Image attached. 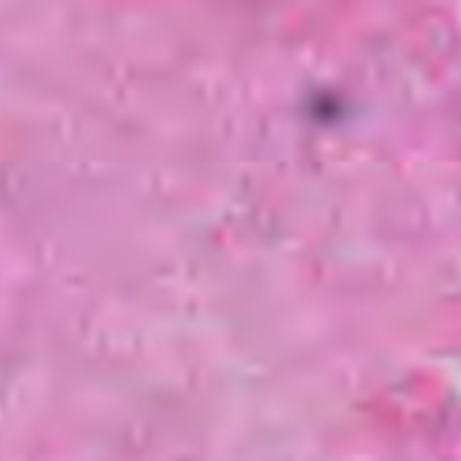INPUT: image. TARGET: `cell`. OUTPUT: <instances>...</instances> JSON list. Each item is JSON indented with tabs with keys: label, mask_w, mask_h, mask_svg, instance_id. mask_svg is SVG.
I'll return each mask as SVG.
<instances>
[]
</instances>
